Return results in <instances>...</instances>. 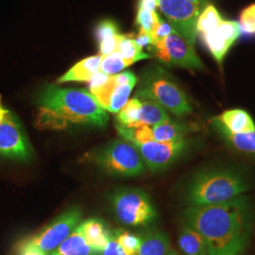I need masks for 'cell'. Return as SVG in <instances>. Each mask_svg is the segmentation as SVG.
<instances>
[{"label": "cell", "mask_w": 255, "mask_h": 255, "mask_svg": "<svg viewBox=\"0 0 255 255\" xmlns=\"http://www.w3.org/2000/svg\"><path fill=\"white\" fill-rule=\"evenodd\" d=\"M183 220L203 237L206 255H237L245 253L250 241L252 205L248 197L240 196L215 205L187 207Z\"/></svg>", "instance_id": "6da1fadb"}, {"label": "cell", "mask_w": 255, "mask_h": 255, "mask_svg": "<svg viewBox=\"0 0 255 255\" xmlns=\"http://www.w3.org/2000/svg\"><path fill=\"white\" fill-rule=\"evenodd\" d=\"M36 126L64 129L71 126L104 127L108 115L89 92L46 85L37 98Z\"/></svg>", "instance_id": "7a4b0ae2"}, {"label": "cell", "mask_w": 255, "mask_h": 255, "mask_svg": "<svg viewBox=\"0 0 255 255\" xmlns=\"http://www.w3.org/2000/svg\"><path fill=\"white\" fill-rule=\"evenodd\" d=\"M250 189L245 174L233 167L201 170L192 178L185 190L188 207L223 203L243 196Z\"/></svg>", "instance_id": "3957f363"}, {"label": "cell", "mask_w": 255, "mask_h": 255, "mask_svg": "<svg viewBox=\"0 0 255 255\" xmlns=\"http://www.w3.org/2000/svg\"><path fill=\"white\" fill-rule=\"evenodd\" d=\"M140 101H152L177 117L189 115L193 111L187 95L171 75L159 65L147 67L141 75L135 93Z\"/></svg>", "instance_id": "277c9868"}, {"label": "cell", "mask_w": 255, "mask_h": 255, "mask_svg": "<svg viewBox=\"0 0 255 255\" xmlns=\"http://www.w3.org/2000/svg\"><path fill=\"white\" fill-rule=\"evenodd\" d=\"M89 82V93L101 108L118 114L128 101L129 95L136 84L137 78L130 71L114 76L99 72Z\"/></svg>", "instance_id": "5b68a950"}, {"label": "cell", "mask_w": 255, "mask_h": 255, "mask_svg": "<svg viewBox=\"0 0 255 255\" xmlns=\"http://www.w3.org/2000/svg\"><path fill=\"white\" fill-rule=\"evenodd\" d=\"M95 162L103 171L118 177H135L146 167L136 147L124 139L104 146L95 156Z\"/></svg>", "instance_id": "8992f818"}, {"label": "cell", "mask_w": 255, "mask_h": 255, "mask_svg": "<svg viewBox=\"0 0 255 255\" xmlns=\"http://www.w3.org/2000/svg\"><path fill=\"white\" fill-rule=\"evenodd\" d=\"M155 59L166 66H179L190 70H204L205 66L194 45L177 30L148 46Z\"/></svg>", "instance_id": "52a82bcc"}, {"label": "cell", "mask_w": 255, "mask_h": 255, "mask_svg": "<svg viewBox=\"0 0 255 255\" xmlns=\"http://www.w3.org/2000/svg\"><path fill=\"white\" fill-rule=\"evenodd\" d=\"M115 215L128 226H146L157 218V212L146 192L124 189L112 199Z\"/></svg>", "instance_id": "ba28073f"}, {"label": "cell", "mask_w": 255, "mask_h": 255, "mask_svg": "<svg viewBox=\"0 0 255 255\" xmlns=\"http://www.w3.org/2000/svg\"><path fill=\"white\" fill-rule=\"evenodd\" d=\"M209 0H158V8L175 30L195 45L196 25Z\"/></svg>", "instance_id": "9c48e42d"}, {"label": "cell", "mask_w": 255, "mask_h": 255, "mask_svg": "<svg viewBox=\"0 0 255 255\" xmlns=\"http://www.w3.org/2000/svg\"><path fill=\"white\" fill-rule=\"evenodd\" d=\"M82 216L80 208H71L54 219L40 233L26 238V240L46 255H49L73 233L74 230L81 223Z\"/></svg>", "instance_id": "30bf717a"}, {"label": "cell", "mask_w": 255, "mask_h": 255, "mask_svg": "<svg viewBox=\"0 0 255 255\" xmlns=\"http://www.w3.org/2000/svg\"><path fill=\"white\" fill-rule=\"evenodd\" d=\"M133 146L136 147L148 169L151 171H160L167 168L181 158L187 151L190 144L185 138L172 143L149 141Z\"/></svg>", "instance_id": "8fae6325"}, {"label": "cell", "mask_w": 255, "mask_h": 255, "mask_svg": "<svg viewBox=\"0 0 255 255\" xmlns=\"http://www.w3.org/2000/svg\"><path fill=\"white\" fill-rule=\"evenodd\" d=\"M31 150L17 119L9 112L0 123V156L17 161H27Z\"/></svg>", "instance_id": "7c38bea8"}, {"label": "cell", "mask_w": 255, "mask_h": 255, "mask_svg": "<svg viewBox=\"0 0 255 255\" xmlns=\"http://www.w3.org/2000/svg\"><path fill=\"white\" fill-rule=\"evenodd\" d=\"M239 35L240 26L237 22L223 20L215 30L201 34V39L215 61L221 66L230 48Z\"/></svg>", "instance_id": "4fadbf2b"}, {"label": "cell", "mask_w": 255, "mask_h": 255, "mask_svg": "<svg viewBox=\"0 0 255 255\" xmlns=\"http://www.w3.org/2000/svg\"><path fill=\"white\" fill-rule=\"evenodd\" d=\"M213 119L232 133L255 131V120L245 110H227Z\"/></svg>", "instance_id": "5bb4252c"}, {"label": "cell", "mask_w": 255, "mask_h": 255, "mask_svg": "<svg viewBox=\"0 0 255 255\" xmlns=\"http://www.w3.org/2000/svg\"><path fill=\"white\" fill-rule=\"evenodd\" d=\"M211 125L227 146L241 153L255 155V131L246 133H232L212 119Z\"/></svg>", "instance_id": "9a60e30c"}, {"label": "cell", "mask_w": 255, "mask_h": 255, "mask_svg": "<svg viewBox=\"0 0 255 255\" xmlns=\"http://www.w3.org/2000/svg\"><path fill=\"white\" fill-rule=\"evenodd\" d=\"M80 227L86 242L101 255L111 237L105 222L99 219H87L80 223Z\"/></svg>", "instance_id": "2e32d148"}, {"label": "cell", "mask_w": 255, "mask_h": 255, "mask_svg": "<svg viewBox=\"0 0 255 255\" xmlns=\"http://www.w3.org/2000/svg\"><path fill=\"white\" fill-rule=\"evenodd\" d=\"M101 55L92 56L75 64L66 73L58 79V83L69 82H90L100 72Z\"/></svg>", "instance_id": "e0dca14e"}, {"label": "cell", "mask_w": 255, "mask_h": 255, "mask_svg": "<svg viewBox=\"0 0 255 255\" xmlns=\"http://www.w3.org/2000/svg\"><path fill=\"white\" fill-rule=\"evenodd\" d=\"M152 128L153 141L172 143L185 139L191 128L185 123L169 119Z\"/></svg>", "instance_id": "ac0fdd59"}, {"label": "cell", "mask_w": 255, "mask_h": 255, "mask_svg": "<svg viewBox=\"0 0 255 255\" xmlns=\"http://www.w3.org/2000/svg\"><path fill=\"white\" fill-rule=\"evenodd\" d=\"M47 255H101L85 240L80 224L73 233L52 253Z\"/></svg>", "instance_id": "d6986e66"}, {"label": "cell", "mask_w": 255, "mask_h": 255, "mask_svg": "<svg viewBox=\"0 0 255 255\" xmlns=\"http://www.w3.org/2000/svg\"><path fill=\"white\" fill-rule=\"evenodd\" d=\"M141 237V244L137 255H167L169 240L167 236L159 230H148Z\"/></svg>", "instance_id": "ffe728a7"}, {"label": "cell", "mask_w": 255, "mask_h": 255, "mask_svg": "<svg viewBox=\"0 0 255 255\" xmlns=\"http://www.w3.org/2000/svg\"><path fill=\"white\" fill-rule=\"evenodd\" d=\"M96 38L99 43L100 55L110 54L117 50L120 33L116 22L112 20H102L96 27Z\"/></svg>", "instance_id": "44dd1931"}, {"label": "cell", "mask_w": 255, "mask_h": 255, "mask_svg": "<svg viewBox=\"0 0 255 255\" xmlns=\"http://www.w3.org/2000/svg\"><path fill=\"white\" fill-rule=\"evenodd\" d=\"M178 243L185 255H206V245L203 237L188 225L184 224L181 230Z\"/></svg>", "instance_id": "7402d4cb"}, {"label": "cell", "mask_w": 255, "mask_h": 255, "mask_svg": "<svg viewBox=\"0 0 255 255\" xmlns=\"http://www.w3.org/2000/svg\"><path fill=\"white\" fill-rule=\"evenodd\" d=\"M116 51L120 53L130 65L141 60L148 59L150 57L149 55L143 51V47L137 44L132 34H121L119 37V44Z\"/></svg>", "instance_id": "603a6c76"}, {"label": "cell", "mask_w": 255, "mask_h": 255, "mask_svg": "<svg viewBox=\"0 0 255 255\" xmlns=\"http://www.w3.org/2000/svg\"><path fill=\"white\" fill-rule=\"evenodd\" d=\"M141 111L139 116V123L153 127L165 120L170 119L167 111L161 105L152 101H141Z\"/></svg>", "instance_id": "cb8c5ba5"}, {"label": "cell", "mask_w": 255, "mask_h": 255, "mask_svg": "<svg viewBox=\"0 0 255 255\" xmlns=\"http://www.w3.org/2000/svg\"><path fill=\"white\" fill-rule=\"evenodd\" d=\"M117 130L120 136L132 145L144 144L149 141H153L152 128L145 124H138L128 127L117 124Z\"/></svg>", "instance_id": "d4e9b609"}, {"label": "cell", "mask_w": 255, "mask_h": 255, "mask_svg": "<svg viewBox=\"0 0 255 255\" xmlns=\"http://www.w3.org/2000/svg\"><path fill=\"white\" fill-rule=\"evenodd\" d=\"M223 21L218 9L209 3L201 11L196 25L197 32L200 34H206L215 30Z\"/></svg>", "instance_id": "484cf974"}, {"label": "cell", "mask_w": 255, "mask_h": 255, "mask_svg": "<svg viewBox=\"0 0 255 255\" xmlns=\"http://www.w3.org/2000/svg\"><path fill=\"white\" fill-rule=\"evenodd\" d=\"M142 101L139 99L133 98L128 100L127 103L118 113L117 124L121 126H134L139 123V116L141 111Z\"/></svg>", "instance_id": "4316f807"}, {"label": "cell", "mask_w": 255, "mask_h": 255, "mask_svg": "<svg viewBox=\"0 0 255 255\" xmlns=\"http://www.w3.org/2000/svg\"><path fill=\"white\" fill-rule=\"evenodd\" d=\"M130 64L128 63L120 53L115 51L110 54L101 56L100 72L107 76H114L124 70Z\"/></svg>", "instance_id": "83f0119b"}, {"label": "cell", "mask_w": 255, "mask_h": 255, "mask_svg": "<svg viewBox=\"0 0 255 255\" xmlns=\"http://www.w3.org/2000/svg\"><path fill=\"white\" fill-rule=\"evenodd\" d=\"M160 20L161 17L156 10H150L138 6L135 24L139 28V32H144L151 37Z\"/></svg>", "instance_id": "f1b7e54d"}, {"label": "cell", "mask_w": 255, "mask_h": 255, "mask_svg": "<svg viewBox=\"0 0 255 255\" xmlns=\"http://www.w3.org/2000/svg\"><path fill=\"white\" fill-rule=\"evenodd\" d=\"M111 235L128 255H137L141 244L140 236L128 233L124 230H115L111 233Z\"/></svg>", "instance_id": "f546056e"}, {"label": "cell", "mask_w": 255, "mask_h": 255, "mask_svg": "<svg viewBox=\"0 0 255 255\" xmlns=\"http://www.w3.org/2000/svg\"><path fill=\"white\" fill-rule=\"evenodd\" d=\"M240 27L249 34H255V12L253 4L240 13Z\"/></svg>", "instance_id": "4dcf8cb0"}, {"label": "cell", "mask_w": 255, "mask_h": 255, "mask_svg": "<svg viewBox=\"0 0 255 255\" xmlns=\"http://www.w3.org/2000/svg\"><path fill=\"white\" fill-rule=\"evenodd\" d=\"M173 30V27L167 21H164V19L161 18L160 22L158 23L157 27H155V29L151 34L152 43H154L156 41H159V40H162L164 37L170 34Z\"/></svg>", "instance_id": "1f68e13d"}, {"label": "cell", "mask_w": 255, "mask_h": 255, "mask_svg": "<svg viewBox=\"0 0 255 255\" xmlns=\"http://www.w3.org/2000/svg\"><path fill=\"white\" fill-rule=\"evenodd\" d=\"M14 255H47L39 248L30 244L26 239L17 244Z\"/></svg>", "instance_id": "d6a6232c"}, {"label": "cell", "mask_w": 255, "mask_h": 255, "mask_svg": "<svg viewBox=\"0 0 255 255\" xmlns=\"http://www.w3.org/2000/svg\"><path fill=\"white\" fill-rule=\"evenodd\" d=\"M101 255H128L122 248L119 246L117 240L112 237H110L109 241L107 242L106 246L103 249Z\"/></svg>", "instance_id": "836d02e7"}, {"label": "cell", "mask_w": 255, "mask_h": 255, "mask_svg": "<svg viewBox=\"0 0 255 255\" xmlns=\"http://www.w3.org/2000/svg\"><path fill=\"white\" fill-rule=\"evenodd\" d=\"M138 6L150 10H156L158 8V0H139Z\"/></svg>", "instance_id": "e575fe53"}, {"label": "cell", "mask_w": 255, "mask_h": 255, "mask_svg": "<svg viewBox=\"0 0 255 255\" xmlns=\"http://www.w3.org/2000/svg\"><path fill=\"white\" fill-rule=\"evenodd\" d=\"M9 114V110L6 109V108L2 105V103H1V97H0V123L7 118V116H8Z\"/></svg>", "instance_id": "d590c367"}, {"label": "cell", "mask_w": 255, "mask_h": 255, "mask_svg": "<svg viewBox=\"0 0 255 255\" xmlns=\"http://www.w3.org/2000/svg\"><path fill=\"white\" fill-rule=\"evenodd\" d=\"M179 255L176 252H174V251H169V253H168V255Z\"/></svg>", "instance_id": "8d00e7d4"}, {"label": "cell", "mask_w": 255, "mask_h": 255, "mask_svg": "<svg viewBox=\"0 0 255 255\" xmlns=\"http://www.w3.org/2000/svg\"><path fill=\"white\" fill-rule=\"evenodd\" d=\"M253 7H254V10H255V4H253Z\"/></svg>", "instance_id": "74e56055"}, {"label": "cell", "mask_w": 255, "mask_h": 255, "mask_svg": "<svg viewBox=\"0 0 255 255\" xmlns=\"http://www.w3.org/2000/svg\"><path fill=\"white\" fill-rule=\"evenodd\" d=\"M244 255V253H243V254H239V255Z\"/></svg>", "instance_id": "f35d334b"}]
</instances>
